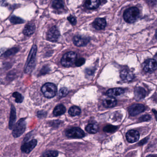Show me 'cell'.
I'll list each match as a JSON object with an SVG mask.
<instances>
[{"instance_id":"1","label":"cell","mask_w":157,"mask_h":157,"mask_svg":"<svg viewBox=\"0 0 157 157\" xmlns=\"http://www.w3.org/2000/svg\"><path fill=\"white\" fill-rule=\"evenodd\" d=\"M37 47L36 45L32 46L29 52L27 60L25 66V72L30 73L32 72L35 67L36 55Z\"/></svg>"},{"instance_id":"2","label":"cell","mask_w":157,"mask_h":157,"mask_svg":"<svg viewBox=\"0 0 157 157\" xmlns=\"http://www.w3.org/2000/svg\"><path fill=\"white\" fill-rule=\"evenodd\" d=\"M139 15V10L135 7L129 8L125 11L124 13V19L128 23H133L135 22Z\"/></svg>"},{"instance_id":"3","label":"cell","mask_w":157,"mask_h":157,"mask_svg":"<svg viewBox=\"0 0 157 157\" xmlns=\"http://www.w3.org/2000/svg\"><path fill=\"white\" fill-rule=\"evenodd\" d=\"M42 91L45 97L51 98L53 97L56 95L57 88L53 83H46L42 87Z\"/></svg>"},{"instance_id":"4","label":"cell","mask_w":157,"mask_h":157,"mask_svg":"<svg viewBox=\"0 0 157 157\" xmlns=\"http://www.w3.org/2000/svg\"><path fill=\"white\" fill-rule=\"evenodd\" d=\"M77 57V54L74 52H70L66 53L61 59V64L65 67H69L72 65Z\"/></svg>"},{"instance_id":"5","label":"cell","mask_w":157,"mask_h":157,"mask_svg":"<svg viewBox=\"0 0 157 157\" xmlns=\"http://www.w3.org/2000/svg\"><path fill=\"white\" fill-rule=\"evenodd\" d=\"M26 129V122L25 119H21L18 121L12 131V135L15 138L21 136Z\"/></svg>"},{"instance_id":"6","label":"cell","mask_w":157,"mask_h":157,"mask_svg":"<svg viewBox=\"0 0 157 157\" xmlns=\"http://www.w3.org/2000/svg\"><path fill=\"white\" fill-rule=\"evenodd\" d=\"M66 135L68 137L72 138H82L85 136L84 132L78 127H73L67 130Z\"/></svg>"},{"instance_id":"7","label":"cell","mask_w":157,"mask_h":157,"mask_svg":"<svg viewBox=\"0 0 157 157\" xmlns=\"http://www.w3.org/2000/svg\"><path fill=\"white\" fill-rule=\"evenodd\" d=\"M143 70L146 72L151 73L157 68V63L154 59H148L143 64Z\"/></svg>"},{"instance_id":"8","label":"cell","mask_w":157,"mask_h":157,"mask_svg":"<svg viewBox=\"0 0 157 157\" xmlns=\"http://www.w3.org/2000/svg\"><path fill=\"white\" fill-rule=\"evenodd\" d=\"M145 110V107L142 104H135L132 105L128 108L129 114L132 116L137 115L142 113Z\"/></svg>"},{"instance_id":"9","label":"cell","mask_w":157,"mask_h":157,"mask_svg":"<svg viewBox=\"0 0 157 157\" xmlns=\"http://www.w3.org/2000/svg\"><path fill=\"white\" fill-rule=\"evenodd\" d=\"M60 31L55 26L53 27L50 29L47 33V38L50 42H56L60 38Z\"/></svg>"},{"instance_id":"10","label":"cell","mask_w":157,"mask_h":157,"mask_svg":"<svg viewBox=\"0 0 157 157\" xmlns=\"http://www.w3.org/2000/svg\"><path fill=\"white\" fill-rule=\"evenodd\" d=\"M89 39L84 36H75L73 38V42L74 44L77 46H83L87 45L89 43Z\"/></svg>"},{"instance_id":"11","label":"cell","mask_w":157,"mask_h":157,"mask_svg":"<svg viewBox=\"0 0 157 157\" xmlns=\"http://www.w3.org/2000/svg\"><path fill=\"white\" fill-rule=\"evenodd\" d=\"M127 141L130 143L136 142L140 138V134L138 131L135 130H130L126 134Z\"/></svg>"},{"instance_id":"12","label":"cell","mask_w":157,"mask_h":157,"mask_svg":"<svg viewBox=\"0 0 157 157\" xmlns=\"http://www.w3.org/2000/svg\"><path fill=\"white\" fill-rule=\"evenodd\" d=\"M37 143V142L35 139L32 140L29 142H26L21 146V150L25 153H29L36 146Z\"/></svg>"},{"instance_id":"13","label":"cell","mask_w":157,"mask_h":157,"mask_svg":"<svg viewBox=\"0 0 157 157\" xmlns=\"http://www.w3.org/2000/svg\"><path fill=\"white\" fill-rule=\"evenodd\" d=\"M121 78L125 82H130L134 78V75L131 71L127 70H124L121 72Z\"/></svg>"},{"instance_id":"14","label":"cell","mask_w":157,"mask_h":157,"mask_svg":"<svg viewBox=\"0 0 157 157\" xmlns=\"http://www.w3.org/2000/svg\"><path fill=\"white\" fill-rule=\"evenodd\" d=\"M106 25V21L104 18H98L93 23V27L98 30L104 29Z\"/></svg>"},{"instance_id":"15","label":"cell","mask_w":157,"mask_h":157,"mask_svg":"<svg viewBox=\"0 0 157 157\" xmlns=\"http://www.w3.org/2000/svg\"><path fill=\"white\" fill-rule=\"evenodd\" d=\"M125 91L123 89L120 88H115L110 89L108 90L106 92L107 96L109 97H117V96H120L124 93Z\"/></svg>"},{"instance_id":"16","label":"cell","mask_w":157,"mask_h":157,"mask_svg":"<svg viewBox=\"0 0 157 157\" xmlns=\"http://www.w3.org/2000/svg\"><path fill=\"white\" fill-rule=\"evenodd\" d=\"M100 5V0H87L85 6L89 9H94L97 8Z\"/></svg>"},{"instance_id":"17","label":"cell","mask_w":157,"mask_h":157,"mask_svg":"<svg viewBox=\"0 0 157 157\" xmlns=\"http://www.w3.org/2000/svg\"><path fill=\"white\" fill-rule=\"evenodd\" d=\"M16 120V109L14 106L12 105L11 108L10 116L9 127L10 129H12L14 127Z\"/></svg>"},{"instance_id":"18","label":"cell","mask_w":157,"mask_h":157,"mask_svg":"<svg viewBox=\"0 0 157 157\" xmlns=\"http://www.w3.org/2000/svg\"><path fill=\"white\" fill-rule=\"evenodd\" d=\"M117 101L114 97H109L107 98L103 102V105L107 108H112L116 105Z\"/></svg>"},{"instance_id":"19","label":"cell","mask_w":157,"mask_h":157,"mask_svg":"<svg viewBox=\"0 0 157 157\" xmlns=\"http://www.w3.org/2000/svg\"><path fill=\"white\" fill-rule=\"evenodd\" d=\"M135 96L137 100L143 99L146 97V91L143 88L138 87L135 90Z\"/></svg>"},{"instance_id":"20","label":"cell","mask_w":157,"mask_h":157,"mask_svg":"<svg viewBox=\"0 0 157 157\" xmlns=\"http://www.w3.org/2000/svg\"><path fill=\"white\" fill-rule=\"evenodd\" d=\"M35 31V25L32 23L27 24L24 28L23 33L27 36L32 35Z\"/></svg>"},{"instance_id":"21","label":"cell","mask_w":157,"mask_h":157,"mask_svg":"<svg viewBox=\"0 0 157 157\" xmlns=\"http://www.w3.org/2000/svg\"><path fill=\"white\" fill-rule=\"evenodd\" d=\"M66 112V108L62 104H60L56 107L53 110V114L54 115L58 116L63 114Z\"/></svg>"},{"instance_id":"22","label":"cell","mask_w":157,"mask_h":157,"mask_svg":"<svg viewBox=\"0 0 157 157\" xmlns=\"http://www.w3.org/2000/svg\"><path fill=\"white\" fill-rule=\"evenodd\" d=\"M87 132L90 134L96 133L98 130V126L95 124H90L86 128Z\"/></svg>"},{"instance_id":"23","label":"cell","mask_w":157,"mask_h":157,"mask_svg":"<svg viewBox=\"0 0 157 157\" xmlns=\"http://www.w3.org/2000/svg\"><path fill=\"white\" fill-rule=\"evenodd\" d=\"M81 113V110L80 108L77 106L72 107L69 110V113L72 116H75L79 115Z\"/></svg>"},{"instance_id":"24","label":"cell","mask_w":157,"mask_h":157,"mask_svg":"<svg viewBox=\"0 0 157 157\" xmlns=\"http://www.w3.org/2000/svg\"><path fill=\"white\" fill-rule=\"evenodd\" d=\"M52 7L54 9L56 10L63 9L64 7L63 1L62 0H53Z\"/></svg>"},{"instance_id":"25","label":"cell","mask_w":157,"mask_h":157,"mask_svg":"<svg viewBox=\"0 0 157 157\" xmlns=\"http://www.w3.org/2000/svg\"><path fill=\"white\" fill-rule=\"evenodd\" d=\"M13 97L15 98V102L17 103H21L24 100V97L20 93L18 92H15L12 94Z\"/></svg>"},{"instance_id":"26","label":"cell","mask_w":157,"mask_h":157,"mask_svg":"<svg viewBox=\"0 0 157 157\" xmlns=\"http://www.w3.org/2000/svg\"><path fill=\"white\" fill-rule=\"evenodd\" d=\"M58 152L56 151H48L43 153V157H56L58 156Z\"/></svg>"},{"instance_id":"27","label":"cell","mask_w":157,"mask_h":157,"mask_svg":"<svg viewBox=\"0 0 157 157\" xmlns=\"http://www.w3.org/2000/svg\"><path fill=\"white\" fill-rule=\"evenodd\" d=\"M19 51V49L18 48H13L10 50H8L7 52H5L3 54L4 57H8V56H11L13 55Z\"/></svg>"},{"instance_id":"28","label":"cell","mask_w":157,"mask_h":157,"mask_svg":"<svg viewBox=\"0 0 157 157\" xmlns=\"http://www.w3.org/2000/svg\"><path fill=\"white\" fill-rule=\"evenodd\" d=\"M117 127L112 125H108L104 127V131L106 132L112 133L116 131Z\"/></svg>"},{"instance_id":"29","label":"cell","mask_w":157,"mask_h":157,"mask_svg":"<svg viewBox=\"0 0 157 157\" xmlns=\"http://www.w3.org/2000/svg\"><path fill=\"white\" fill-rule=\"evenodd\" d=\"M10 20L12 23L14 24H21V23H24V20L22 19H20L19 17H16V16L12 17Z\"/></svg>"},{"instance_id":"30","label":"cell","mask_w":157,"mask_h":157,"mask_svg":"<svg viewBox=\"0 0 157 157\" xmlns=\"http://www.w3.org/2000/svg\"><path fill=\"white\" fill-rule=\"evenodd\" d=\"M69 93L68 89L65 87H63L60 89L58 95L60 97H64Z\"/></svg>"},{"instance_id":"31","label":"cell","mask_w":157,"mask_h":157,"mask_svg":"<svg viewBox=\"0 0 157 157\" xmlns=\"http://www.w3.org/2000/svg\"><path fill=\"white\" fill-rule=\"evenodd\" d=\"M86 60L85 58H80L75 62V65L77 67H80L85 63Z\"/></svg>"},{"instance_id":"32","label":"cell","mask_w":157,"mask_h":157,"mask_svg":"<svg viewBox=\"0 0 157 157\" xmlns=\"http://www.w3.org/2000/svg\"><path fill=\"white\" fill-rule=\"evenodd\" d=\"M68 20L70 21V23L72 24V25H75L76 23V18L75 17H73V16H69L68 18Z\"/></svg>"},{"instance_id":"33","label":"cell","mask_w":157,"mask_h":157,"mask_svg":"<svg viewBox=\"0 0 157 157\" xmlns=\"http://www.w3.org/2000/svg\"><path fill=\"white\" fill-rule=\"evenodd\" d=\"M151 117L149 115H144L140 118L139 120L141 121H149Z\"/></svg>"},{"instance_id":"34","label":"cell","mask_w":157,"mask_h":157,"mask_svg":"<svg viewBox=\"0 0 157 157\" xmlns=\"http://www.w3.org/2000/svg\"><path fill=\"white\" fill-rule=\"evenodd\" d=\"M148 3L151 6H154L157 4V0H147Z\"/></svg>"},{"instance_id":"35","label":"cell","mask_w":157,"mask_h":157,"mask_svg":"<svg viewBox=\"0 0 157 157\" xmlns=\"http://www.w3.org/2000/svg\"><path fill=\"white\" fill-rule=\"evenodd\" d=\"M7 5V3L4 0H0V5L2 6H5Z\"/></svg>"},{"instance_id":"36","label":"cell","mask_w":157,"mask_h":157,"mask_svg":"<svg viewBox=\"0 0 157 157\" xmlns=\"http://www.w3.org/2000/svg\"><path fill=\"white\" fill-rule=\"evenodd\" d=\"M152 111H153V113H154V114H155V118H156V120H157V111L155 110H154V109H152Z\"/></svg>"},{"instance_id":"37","label":"cell","mask_w":157,"mask_h":157,"mask_svg":"<svg viewBox=\"0 0 157 157\" xmlns=\"http://www.w3.org/2000/svg\"><path fill=\"white\" fill-rule=\"evenodd\" d=\"M146 157H157V156L155 155H149Z\"/></svg>"},{"instance_id":"38","label":"cell","mask_w":157,"mask_h":157,"mask_svg":"<svg viewBox=\"0 0 157 157\" xmlns=\"http://www.w3.org/2000/svg\"><path fill=\"white\" fill-rule=\"evenodd\" d=\"M154 60H156V61L157 62V53L156 54V55H155V59H154Z\"/></svg>"},{"instance_id":"39","label":"cell","mask_w":157,"mask_h":157,"mask_svg":"<svg viewBox=\"0 0 157 157\" xmlns=\"http://www.w3.org/2000/svg\"><path fill=\"white\" fill-rule=\"evenodd\" d=\"M155 36H156V38L157 39V30H156V34H155Z\"/></svg>"}]
</instances>
